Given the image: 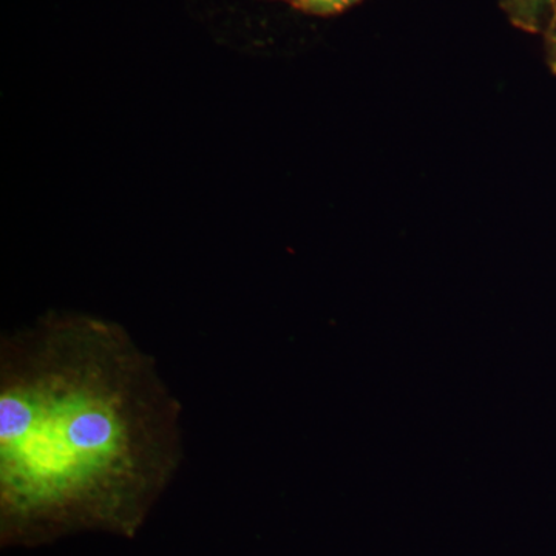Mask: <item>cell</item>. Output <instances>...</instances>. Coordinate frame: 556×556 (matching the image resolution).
Masks as SVG:
<instances>
[{"instance_id": "obj_1", "label": "cell", "mask_w": 556, "mask_h": 556, "mask_svg": "<svg viewBox=\"0 0 556 556\" xmlns=\"http://www.w3.org/2000/svg\"><path fill=\"white\" fill-rule=\"evenodd\" d=\"M177 399L126 329L54 314L0 343L3 535H131L182 459Z\"/></svg>"}, {"instance_id": "obj_2", "label": "cell", "mask_w": 556, "mask_h": 556, "mask_svg": "<svg viewBox=\"0 0 556 556\" xmlns=\"http://www.w3.org/2000/svg\"><path fill=\"white\" fill-rule=\"evenodd\" d=\"M554 0H503L508 21L522 31L536 33L546 27Z\"/></svg>"}, {"instance_id": "obj_3", "label": "cell", "mask_w": 556, "mask_h": 556, "mask_svg": "<svg viewBox=\"0 0 556 556\" xmlns=\"http://www.w3.org/2000/svg\"><path fill=\"white\" fill-rule=\"evenodd\" d=\"M280 2L313 16H334L353 7L358 0H280Z\"/></svg>"}, {"instance_id": "obj_4", "label": "cell", "mask_w": 556, "mask_h": 556, "mask_svg": "<svg viewBox=\"0 0 556 556\" xmlns=\"http://www.w3.org/2000/svg\"><path fill=\"white\" fill-rule=\"evenodd\" d=\"M546 51L548 65L552 72L556 73V3L548 14L546 24Z\"/></svg>"}]
</instances>
